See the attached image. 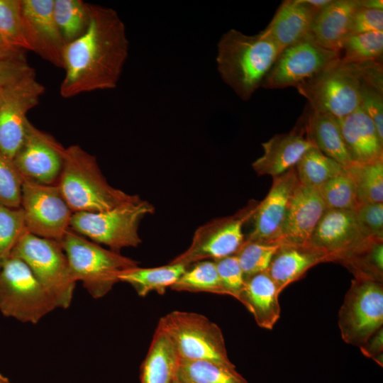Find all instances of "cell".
Here are the masks:
<instances>
[{"label": "cell", "instance_id": "obj_1", "mask_svg": "<svg viewBox=\"0 0 383 383\" xmlns=\"http://www.w3.org/2000/svg\"><path fill=\"white\" fill-rule=\"evenodd\" d=\"M89 11L87 29L65 49L60 94L65 99L115 89L128 56L129 41L118 13L93 4Z\"/></svg>", "mask_w": 383, "mask_h": 383}, {"label": "cell", "instance_id": "obj_2", "mask_svg": "<svg viewBox=\"0 0 383 383\" xmlns=\"http://www.w3.org/2000/svg\"><path fill=\"white\" fill-rule=\"evenodd\" d=\"M281 50L262 30L248 35L230 29L217 45V70L222 80L243 101L261 87Z\"/></svg>", "mask_w": 383, "mask_h": 383}, {"label": "cell", "instance_id": "obj_3", "mask_svg": "<svg viewBox=\"0 0 383 383\" xmlns=\"http://www.w3.org/2000/svg\"><path fill=\"white\" fill-rule=\"evenodd\" d=\"M57 184L73 213L106 211L138 196L111 186L102 174L95 156L79 145L65 148Z\"/></svg>", "mask_w": 383, "mask_h": 383}, {"label": "cell", "instance_id": "obj_4", "mask_svg": "<svg viewBox=\"0 0 383 383\" xmlns=\"http://www.w3.org/2000/svg\"><path fill=\"white\" fill-rule=\"evenodd\" d=\"M60 243L67 256L74 281L94 299L106 295L118 282L123 271L138 266V262L120 252L102 248L69 229Z\"/></svg>", "mask_w": 383, "mask_h": 383}, {"label": "cell", "instance_id": "obj_5", "mask_svg": "<svg viewBox=\"0 0 383 383\" xmlns=\"http://www.w3.org/2000/svg\"><path fill=\"white\" fill-rule=\"evenodd\" d=\"M154 211L151 203L138 196L106 211L73 213L70 227L93 242L120 252L123 248L138 247L142 243L139 225L143 218Z\"/></svg>", "mask_w": 383, "mask_h": 383}, {"label": "cell", "instance_id": "obj_6", "mask_svg": "<svg viewBox=\"0 0 383 383\" xmlns=\"http://www.w3.org/2000/svg\"><path fill=\"white\" fill-rule=\"evenodd\" d=\"M157 327L170 338L180 360H209L235 368L221 329L204 315L173 311L159 320Z\"/></svg>", "mask_w": 383, "mask_h": 383}, {"label": "cell", "instance_id": "obj_7", "mask_svg": "<svg viewBox=\"0 0 383 383\" xmlns=\"http://www.w3.org/2000/svg\"><path fill=\"white\" fill-rule=\"evenodd\" d=\"M10 257L23 261L57 308L67 309L72 302L76 282L60 242L26 232Z\"/></svg>", "mask_w": 383, "mask_h": 383}, {"label": "cell", "instance_id": "obj_8", "mask_svg": "<svg viewBox=\"0 0 383 383\" xmlns=\"http://www.w3.org/2000/svg\"><path fill=\"white\" fill-rule=\"evenodd\" d=\"M57 306L21 260L10 257L0 269V312L22 323H37Z\"/></svg>", "mask_w": 383, "mask_h": 383}, {"label": "cell", "instance_id": "obj_9", "mask_svg": "<svg viewBox=\"0 0 383 383\" xmlns=\"http://www.w3.org/2000/svg\"><path fill=\"white\" fill-rule=\"evenodd\" d=\"M360 87L359 65L338 60L296 89L310 109L339 119L360 107Z\"/></svg>", "mask_w": 383, "mask_h": 383}, {"label": "cell", "instance_id": "obj_10", "mask_svg": "<svg viewBox=\"0 0 383 383\" xmlns=\"http://www.w3.org/2000/svg\"><path fill=\"white\" fill-rule=\"evenodd\" d=\"M383 282L354 278L338 313L341 338L362 346L383 325Z\"/></svg>", "mask_w": 383, "mask_h": 383}, {"label": "cell", "instance_id": "obj_11", "mask_svg": "<svg viewBox=\"0 0 383 383\" xmlns=\"http://www.w3.org/2000/svg\"><path fill=\"white\" fill-rule=\"evenodd\" d=\"M20 207L33 235L60 242L70 228L73 212L57 184H42L24 177Z\"/></svg>", "mask_w": 383, "mask_h": 383}, {"label": "cell", "instance_id": "obj_12", "mask_svg": "<svg viewBox=\"0 0 383 383\" xmlns=\"http://www.w3.org/2000/svg\"><path fill=\"white\" fill-rule=\"evenodd\" d=\"M256 206L199 226L188 248L170 262L181 264L187 268L199 261L216 260L235 255L245 241L243 227L252 218Z\"/></svg>", "mask_w": 383, "mask_h": 383}, {"label": "cell", "instance_id": "obj_13", "mask_svg": "<svg viewBox=\"0 0 383 383\" xmlns=\"http://www.w3.org/2000/svg\"><path fill=\"white\" fill-rule=\"evenodd\" d=\"M338 60V52L319 45L307 35L279 53L261 87L296 88Z\"/></svg>", "mask_w": 383, "mask_h": 383}, {"label": "cell", "instance_id": "obj_14", "mask_svg": "<svg viewBox=\"0 0 383 383\" xmlns=\"http://www.w3.org/2000/svg\"><path fill=\"white\" fill-rule=\"evenodd\" d=\"M45 87L28 77L0 91V152L13 160L26 134L28 112L36 106Z\"/></svg>", "mask_w": 383, "mask_h": 383}, {"label": "cell", "instance_id": "obj_15", "mask_svg": "<svg viewBox=\"0 0 383 383\" xmlns=\"http://www.w3.org/2000/svg\"><path fill=\"white\" fill-rule=\"evenodd\" d=\"M65 148L53 136L29 120L23 142L13 162L26 179L42 184H57L65 157Z\"/></svg>", "mask_w": 383, "mask_h": 383}, {"label": "cell", "instance_id": "obj_16", "mask_svg": "<svg viewBox=\"0 0 383 383\" xmlns=\"http://www.w3.org/2000/svg\"><path fill=\"white\" fill-rule=\"evenodd\" d=\"M299 183L295 167L273 177L268 194L256 206L252 216L253 228L245 240L279 245L289 203Z\"/></svg>", "mask_w": 383, "mask_h": 383}, {"label": "cell", "instance_id": "obj_17", "mask_svg": "<svg viewBox=\"0 0 383 383\" xmlns=\"http://www.w3.org/2000/svg\"><path fill=\"white\" fill-rule=\"evenodd\" d=\"M365 238L354 210L326 209L306 245L338 262Z\"/></svg>", "mask_w": 383, "mask_h": 383}, {"label": "cell", "instance_id": "obj_18", "mask_svg": "<svg viewBox=\"0 0 383 383\" xmlns=\"http://www.w3.org/2000/svg\"><path fill=\"white\" fill-rule=\"evenodd\" d=\"M54 0H21V13L32 51L63 68L66 43L56 23Z\"/></svg>", "mask_w": 383, "mask_h": 383}, {"label": "cell", "instance_id": "obj_19", "mask_svg": "<svg viewBox=\"0 0 383 383\" xmlns=\"http://www.w3.org/2000/svg\"><path fill=\"white\" fill-rule=\"evenodd\" d=\"M326 210L316 189L299 182L289 203L279 245H306Z\"/></svg>", "mask_w": 383, "mask_h": 383}, {"label": "cell", "instance_id": "obj_20", "mask_svg": "<svg viewBox=\"0 0 383 383\" xmlns=\"http://www.w3.org/2000/svg\"><path fill=\"white\" fill-rule=\"evenodd\" d=\"M305 123L287 133L277 134L262 143L263 155L252 165L259 175L279 176L295 167L303 155L316 147L308 138Z\"/></svg>", "mask_w": 383, "mask_h": 383}, {"label": "cell", "instance_id": "obj_21", "mask_svg": "<svg viewBox=\"0 0 383 383\" xmlns=\"http://www.w3.org/2000/svg\"><path fill=\"white\" fill-rule=\"evenodd\" d=\"M337 120L353 164L383 160V140L372 119L360 107Z\"/></svg>", "mask_w": 383, "mask_h": 383}, {"label": "cell", "instance_id": "obj_22", "mask_svg": "<svg viewBox=\"0 0 383 383\" xmlns=\"http://www.w3.org/2000/svg\"><path fill=\"white\" fill-rule=\"evenodd\" d=\"M317 12L305 0L284 1L262 31L282 52L309 34Z\"/></svg>", "mask_w": 383, "mask_h": 383}, {"label": "cell", "instance_id": "obj_23", "mask_svg": "<svg viewBox=\"0 0 383 383\" xmlns=\"http://www.w3.org/2000/svg\"><path fill=\"white\" fill-rule=\"evenodd\" d=\"M360 6V0H332L316 14L309 36L319 45L338 52Z\"/></svg>", "mask_w": 383, "mask_h": 383}, {"label": "cell", "instance_id": "obj_24", "mask_svg": "<svg viewBox=\"0 0 383 383\" xmlns=\"http://www.w3.org/2000/svg\"><path fill=\"white\" fill-rule=\"evenodd\" d=\"M280 292L267 271L245 279L238 301L252 314L257 324L271 330L280 317Z\"/></svg>", "mask_w": 383, "mask_h": 383}, {"label": "cell", "instance_id": "obj_25", "mask_svg": "<svg viewBox=\"0 0 383 383\" xmlns=\"http://www.w3.org/2000/svg\"><path fill=\"white\" fill-rule=\"evenodd\" d=\"M326 257L307 245H279L266 270L281 293L312 267L326 262Z\"/></svg>", "mask_w": 383, "mask_h": 383}, {"label": "cell", "instance_id": "obj_26", "mask_svg": "<svg viewBox=\"0 0 383 383\" xmlns=\"http://www.w3.org/2000/svg\"><path fill=\"white\" fill-rule=\"evenodd\" d=\"M304 123L308 138L324 155L345 168L353 165L337 118L326 113L308 108Z\"/></svg>", "mask_w": 383, "mask_h": 383}, {"label": "cell", "instance_id": "obj_27", "mask_svg": "<svg viewBox=\"0 0 383 383\" xmlns=\"http://www.w3.org/2000/svg\"><path fill=\"white\" fill-rule=\"evenodd\" d=\"M180 357L167 335L157 327L141 365V383H172L176 378Z\"/></svg>", "mask_w": 383, "mask_h": 383}, {"label": "cell", "instance_id": "obj_28", "mask_svg": "<svg viewBox=\"0 0 383 383\" xmlns=\"http://www.w3.org/2000/svg\"><path fill=\"white\" fill-rule=\"evenodd\" d=\"M181 264L170 262L160 267L143 268L138 266L127 269L118 275V281L132 286L140 296L151 292L164 294L185 271Z\"/></svg>", "mask_w": 383, "mask_h": 383}, {"label": "cell", "instance_id": "obj_29", "mask_svg": "<svg viewBox=\"0 0 383 383\" xmlns=\"http://www.w3.org/2000/svg\"><path fill=\"white\" fill-rule=\"evenodd\" d=\"M338 262L354 278L383 282V238L366 237Z\"/></svg>", "mask_w": 383, "mask_h": 383}, {"label": "cell", "instance_id": "obj_30", "mask_svg": "<svg viewBox=\"0 0 383 383\" xmlns=\"http://www.w3.org/2000/svg\"><path fill=\"white\" fill-rule=\"evenodd\" d=\"M176 377L180 383H249L235 368L209 360H180Z\"/></svg>", "mask_w": 383, "mask_h": 383}, {"label": "cell", "instance_id": "obj_31", "mask_svg": "<svg viewBox=\"0 0 383 383\" xmlns=\"http://www.w3.org/2000/svg\"><path fill=\"white\" fill-rule=\"evenodd\" d=\"M345 169L324 155L316 147L307 150L295 166L299 182L304 186L314 189H317Z\"/></svg>", "mask_w": 383, "mask_h": 383}, {"label": "cell", "instance_id": "obj_32", "mask_svg": "<svg viewBox=\"0 0 383 383\" xmlns=\"http://www.w3.org/2000/svg\"><path fill=\"white\" fill-rule=\"evenodd\" d=\"M53 13L66 45L79 38L88 28L89 3L82 0H54Z\"/></svg>", "mask_w": 383, "mask_h": 383}, {"label": "cell", "instance_id": "obj_33", "mask_svg": "<svg viewBox=\"0 0 383 383\" xmlns=\"http://www.w3.org/2000/svg\"><path fill=\"white\" fill-rule=\"evenodd\" d=\"M338 55L339 60L345 64L382 62L383 32L348 35Z\"/></svg>", "mask_w": 383, "mask_h": 383}, {"label": "cell", "instance_id": "obj_34", "mask_svg": "<svg viewBox=\"0 0 383 383\" xmlns=\"http://www.w3.org/2000/svg\"><path fill=\"white\" fill-rule=\"evenodd\" d=\"M170 288L178 292L226 295L213 260L199 261L187 267Z\"/></svg>", "mask_w": 383, "mask_h": 383}, {"label": "cell", "instance_id": "obj_35", "mask_svg": "<svg viewBox=\"0 0 383 383\" xmlns=\"http://www.w3.org/2000/svg\"><path fill=\"white\" fill-rule=\"evenodd\" d=\"M347 170L353 178L359 204L383 203V160L353 164Z\"/></svg>", "mask_w": 383, "mask_h": 383}, {"label": "cell", "instance_id": "obj_36", "mask_svg": "<svg viewBox=\"0 0 383 383\" xmlns=\"http://www.w3.org/2000/svg\"><path fill=\"white\" fill-rule=\"evenodd\" d=\"M0 35L10 45L30 50L21 13V0H0Z\"/></svg>", "mask_w": 383, "mask_h": 383}, {"label": "cell", "instance_id": "obj_37", "mask_svg": "<svg viewBox=\"0 0 383 383\" xmlns=\"http://www.w3.org/2000/svg\"><path fill=\"white\" fill-rule=\"evenodd\" d=\"M316 190L326 209L355 210L359 204L353 178L347 169Z\"/></svg>", "mask_w": 383, "mask_h": 383}, {"label": "cell", "instance_id": "obj_38", "mask_svg": "<svg viewBox=\"0 0 383 383\" xmlns=\"http://www.w3.org/2000/svg\"><path fill=\"white\" fill-rule=\"evenodd\" d=\"M27 232L21 207L0 204V269L10 257L21 236Z\"/></svg>", "mask_w": 383, "mask_h": 383}, {"label": "cell", "instance_id": "obj_39", "mask_svg": "<svg viewBox=\"0 0 383 383\" xmlns=\"http://www.w3.org/2000/svg\"><path fill=\"white\" fill-rule=\"evenodd\" d=\"M279 245L266 244L245 240L235 254L245 279L265 272Z\"/></svg>", "mask_w": 383, "mask_h": 383}, {"label": "cell", "instance_id": "obj_40", "mask_svg": "<svg viewBox=\"0 0 383 383\" xmlns=\"http://www.w3.org/2000/svg\"><path fill=\"white\" fill-rule=\"evenodd\" d=\"M24 177L15 166L13 160L0 152V204L19 208L21 202Z\"/></svg>", "mask_w": 383, "mask_h": 383}, {"label": "cell", "instance_id": "obj_41", "mask_svg": "<svg viewBox=\"0 0 383 383\" xmlns=\"http://www.w3.org/2000/svg\"><path fill=\"white\" fill-rule=\"evenodd\" d=\"M213 261L226 295L238 300L245 285V277L237 257L233 255Z\"/></svg>", "mask_w": 383, "mask_h": 383}, {"label": "cell", "instance_id": "obj_42", "mask_svg": "<svg viewBox=\"0 0 383 383\" xmlns=\"http://www.w3.org/2000/svg\"><path fill=\"white\" fill-rule=\"evenodd\" d=\"M354 211L365 237L383 238V203L360 204Z\"/></svg>", "mask_w": 383, "mask_h": 383}, {"label": "cell", "instance_id": "obj_43", "mask_svg": "<svg viewBox=\"0 0 383 383\" xmlns=\"http://www.w3.org/2000/svg\"><path fill=\"white\" fill-rule=\"evenodd\" d=\"M360 107L372 119L383 140V89L361 79Z\"/></svg>", "mask_w": 383, "mask_h": 383}, {"label": "cell", "instance_id": "obj_44", "mask_svg": "<svg viewBox=\"0 0 383 383\" xmlns=\"http://www.w3.org/2000/svg\"><path fill=\"white\" fill-rule=\"evenodd\" d=\"M372 32H383V9L360 6L352 16L349 35Z\"/></svg>", "mask_w": 383, "mask_h": 383}, {"label": "cell", "instance_id": "obj_45", "mask_svg": "<svg viewBox=\"0 0 383 383\" xmlns=\"http://www.w3.org/2000/svg\"><path fill=\"white\" fill-rule=\"evenodd\" d=\"M33 75H35V70L27 61L0 60V91Z\"/></svg>", "mask_w": 383, "mask_h": 383}, {"label": "cell", "instance_id": "obj_46", "mask_svg": "<svg viewBox=\"0 0 383 383\" xmlns=\"http://www.w3.org/2000/svg\"><path fill=\"white\" fill-rule=\"evenodd\" d=\"M362 353L374 360L378 365H383V328L374 333L367 341L360 347Z\"/></svg>", "mask_w": 383, "mask_h": 383}, {"label": "cell", "instance_id": "obj_47", "mask_svg": "<svg viewBox=\"0 0 383 383\" xmlns=\"http://www.w3.org/2000/svg\"><path fill=\"white\" fill-rule=\"evenodd\" d=\"M0 60L26 61V51L10 45L0 35Z\"/></svg>", "mask_w": 383, "mask_h": 383}, {"label": "cell", "instance_id": "obj_48", "mask_svg": "<svg viewBox=\"0 0 383 383\" xmlns=\"http://www.w3.org/2000/svg\"><path fill=\"white\" fill-rule=\"evenodd\" d=\"M360 6L367 9H383L382 0H360Z\"/></svg>", "mask_w": 383, "mask_h": 383}, {"label": "cell", "instance_id": "obj_49", "mask_svg": "<svg viewBox=\"0 0 383 383\" xmlns=\"http://www.w3.org/2000/svg\"><path fill=\"white\" fill-rule=\"evenodd\" d=\"M332 0H305L309 6L317 11L326 6Z\"/></svg>", "mask_w": 383, "mask_h": 383}, {"label": "cell", "instance_id": "obj_50", "mask_svg": "<svg viewBox=\"0 0 383 383\" xmlns=\"http://www.w3.org/2000/svg\"><path fill=\"white\" fill-rule=\"evenodd\" d=\"M0 383H11V382L6 377H5L4 375L0 373Z\"/></svg>", "mask_w": 383, "mask_h": 383}, {"label": "cell", "instance_id": "obj_51", "mask_svg": "<svg viewBox=\"0 0 383 383\" xmlns=\"http://www.w3.org/2000/svg\"><path fill=\"white\" fill-rule=\"evenodd\" d=\"M172 383H180L178 379H177V377L173 380V382Z\"/></svg>", "mask_w": 383, "mask_h": 383}]
</instances>
